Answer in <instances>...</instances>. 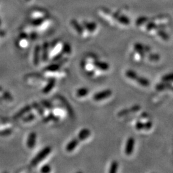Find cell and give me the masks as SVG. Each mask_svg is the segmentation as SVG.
<instances>
[{
    "label": "cell",
    "instance_id": "cell-1",
    "mask_svg": "<svg viewBox=\"0 0 173 173\" xmlns=\"http://www.w3.org/2000/svg\"><path fill=\"white\" fill-rule=\"evenodd\" d=\"M51 152V147H46L44 149L41 150L36 156H35L34 159L31 162V165L33 167L39 164H40L42 160L45 159L50 154Z\"/></svg>",
    "mask_w": 173,
    "mask_h": 173
},
{
    "label": "cell",
    "instance_id": "cell-2",
    "mask_svg": "<svg viewBox=\"0 0 173 173\" xmlns=\"http://www.w3.org/2000/svg\"><path fill=\"white\" fill-rule=\"evenodd\" d=\"M112 94V91L110 89H106L103 90L102 91L98 92L96 93L95 94H94L93 96V99L94 100H95L96 101H101L103 100H105V99L110 97Z\"/></svg>",
    "mask_w": 173,
    "mask_h": 173
},
{
    "label": "cell",
    "instance_id": "cell-3",
    "mask_svg": "<svg viewBox=\"0 0 173 173\" xmlns=\"http://www.w3.org/2000/svg\"><path fill=\"white\" fill-rule=\"evenodd\" d=\"M135 138L130 137L127 139L126 142V146H125V154L128 156L131 155L133 150H134V146H135Z\"/></svg>",
    "mask_w": 173,
    "mask_h": 173
},
{
    "label": "cell",
    "instance_id": "cell-4",
    "mask_svg": "<svg viewBox=\"0 0 173 173\" xmlns=\"http://www.w3.org/2000/svg\"><path fill=\"white\" fill-rule=\"evenodd\" d=\"M37 142V134L35 132H32L29 134L27 141H26V145L29 149L32 150L36 146Z\"/></svg>",
    "mask_w": 173,
    "mask_h": 173
},
{
    "label": "cell",
    "instance_id": "cell-5",
    "mask_svg": "<svg viewBox=\"0 0 173 173\" xmlns=\"http://www.w3.org/2000/svg\"><path fill=\"white\" fill-rule=\"evenodd\" d=\"M91 131L89 129H88V128H83L78 133L76 138L79 140V141H83L87 139L91 135Z\"/></svg>",
    "mask_w": 173,
    "mask_h": 173
},
{
    "label": "cell",
    "instance_id": "cell-6",
    "mask_svg": "<svg viewBox=\"0 0 173 173\" xmlns=\"http://www.w3.org/2000/svg\"><path fill=\"white\" fill-rule=\"evenodd\" d=\"M134 49L135 51L140 55L141 57L144 58L146 57L145 52V46L142 44L137 42L134 44Z\"/></svg>",
    "mask_w": 173,
    "mask_h": 173
},
{
    "label": "cell",
    "instance_id": "cell-7",
    "mask_svg": "<svg viewBox=\"0 0 173 173\" xmlns=\"http://www.w3.org/2000/svg\"><path fill=\"white\" fill-rule=\"evenodd\" d=\"M93 64L96 68H97L98 69H100V70L104 71H107L110 69L109 63L106 62L96 60L95 62H94Z\"/></svg>",
    "mask_w": 173,
    "mask_h": 173
},
{
    "label": "cell",
    "instance_id": "cell-8",
    "mask_svg": "<svg viewBox=\"0 0 173 173\" xmlns=\"http://www.w3.org/2000/svg\"><path fill=\"white\" fill-rule=\"evenodd\" d=\"M79 140L77 138H73V139L69 142L68 144L66 146V150L67 152H72L73 151L75 150L76 147L78 146V144H79Z\"/></svg>",
    "mask_w": 173,
    "mask_h": 173
},
{
    "label": "cell",
    "instance_id": "cell-9",
    "mask_svg": "<svg viewBox=\"0 0 173 173\" xmlns=\"http://www.w3.org/2000/svg\"><path fill=\"white\" fill-rule=\"evenodd\" d=\"M113 18H115L119 23L125 24V25H128V24L130 23V19L127 16H119V15H117V14H114L113 15Z\"/></svg>",
    "mask_w": 173,
    "mask_h": 173
},
{
    "label": "cell",
    "instance_id": "cell-10",
    "mask_svg": "<svg viewBox=\"0 0 173 173\" xmlns=\"http://www.w3.org/2000/svg\"><path fill=\"white\" fill-rule=\"evenodd\" d=\"M55 85V79H50L49 81L48 82V83H47V85L45 86L43 89H42V92L44 94H48L49 92H51V91L53 89Z\"/></svg>",
    "mask_w": 173,
    "mask_h": 173
},
{
    "label": "cell",
    "instance_id": "cell-11",
    "mask_svg": "<svg viewBox=\"0 0 173 173\" xmlns=\"http://www.w3.org/2000/svg\"><path fill=\"white\" fill-rule=\"evenodd\" d=\"M32 108H33V107H32L31 105L26 106V107H24V108H23V109H21L17 113H16V114L15 115L14 119H18V118L22 117L23 116L26 114V113L30 111Z\"/></svg>",
    "mask_w": 173,
    "mask_h": 173
},
{
    "label": "cell",
    "instance_id": "cell-12",
    "mask_svg": "<svg viewBox=\"0 0 173 173\" xmlns=\"http://www.w3.org/2000/svg\"><path fill=\"white\" fill-rule=\"evenodd\" d=\"M83 25L87 30L90 32H94L97 28L96 23L93 22H87V21L83 22Z\"/></svg>",
    "mask_w": 173,
    "mask_h": 173
},
{
    "label": "cell",
    "instance_id": "cell-13",
    "mask_svg": "<svg viewBox=\"0 0 173 173\" xmlns=\"http://www.w3.org/2000/svg\"><path fill=\"white\" fill-rule=\"evenodd\" d=\"M135 81L138 83L140 84L141 85L143 86V87H148L150 86V80L147 79L146 78L144 77H142V76H138L137 77V78L135 80Z\"/></svg>",
    "mask_w": 173,
    "mask_h": 173
},
{
    "label": "cell",
    "instance_id": "cell-14",
    "mask_svg": "<svg viewBox=\"0 0 173 173\" xmlns=\"http://www.w3.org/2000/svg\"><path fill=\"white\" fill-rule=\"evenodd\" d=\"M41 57V48L39 46H37L35 49L34 55H33V63L36 66L39 63V59Z\"/></svg>",
    "mask_w": 173,
    "mask_h": 173
},
{
    "label": "cell",
    "instance_id": "cell-15",
    "mask_svg": "<svg viewBox=\"0 0 173 173\" xmlns=\"http://www.w3.org/2000/svg\"><path fill=\"white\" fill-rule=\"evenodd\" d=\"M88 92H89V91L87 88L86 87H82L78 88V89L76 91V94L78 97H83L86 96Z\"/></svg>",
    "mask_w": 173,
    "mask_h": 173
},
{
    "label": "cell",
    "instance_id": "cell-16",
    "mask_svg": "<svg viewBox=\"0 0 173 173\" xmlns=\"http://www.w3.org/2000/svg\"><path fill=\"white\" fill-rule=\"evenodd\" d=\"M125 75L127 78L133 80H135L138 76V74L135 71L131 70V69H128V70H127L125 73Z\"/></svg>",
    "mask_w": 173,
    "mask_h": 173
},
{
    "label": "cell",
    "instance_id": "cell-17",
    "mask_svg": "<svg viewBox=\"0 0 173 173\" xmlns=\"http://www.w3.org/2000/svg\"><path fill=\"white\" fill-rule=\"evenodd\" d=\"M72 26L76 29V31L80 34H82L83 33V28L79 24L76 20H73L71 22Z\"/></svg>",
    "mask_w": 173,
    "mask_h": 173
},
{
    "label": "cell",
    "instance_id": "cell-18",
    "mask_svg": "<svg viewBox=\"0 0 173 173\" xmlns=\"http://www.w3.org/2000/svg\"><path fill=\"white\" fill-rule=\"evenodd\" d=\"M48 44H46L44 45L43 49H42V57L44 59V61H47L48 57H49V48H48Z\"/></svg>",
    "mask_w": 173,
    "mask_h": 173
},
{
    "label": "cell",
    "instance_id": "cell-19",
    "mask_svg": "<svg viewBox=\"0 0 173 173\" xmlns=\"http://www.w3.org/2000/svg\"><path fill=\"white\" fill-rule=\"evenodd\" d=\"M148 20H149L148 17L146 16H141L137 19V20L135 21V24L137 26H139L142 25L143 24L147 23Z\"/></svg>",
    "mask_w": 173,
    "mask_h": 173
},
{
    "label": "cell",
    "instance_id": "cell-20",
    "mask_svg": "<svg viewBox=\"0 0 173 173\" xmlns=\"http://www.w3.org/2000/svg\"><path fill=\"white\" fill-rule=\"evenodd\" d=\"M119 168V163L116 160L113 161L111 163V165L110 167V169H109V172L110 173H116L117 172Z\"/></svg>",
    "mask_w": 173,
    "mask_h": 173
},
{
    "label": "cell",
    "instance_id": "cell-21",
    "mask_svg": "<svg viewBox=\"0 0 173 173\" xmlns=\"http://www.w3.org/2000/svg\"><path fill=\"white\" fill-rule=\"evenodd\" d=\"M61 52L62 53L63 55V54H64V55H65V54H66V55H70V54L72 52V49H71V46L69 45V44H64V46H63Z\"/></svg>",
    "mask_w": 173,
    "mask_h": 173
},
{
    "label": "cell",
    "instance_id": "cell-22",
    "mask_svg": "<svg viewBox=\"0 0 173 173\" xmlns=\"http://www.w3.org/2000/svg\"><path fill=\"white\" fill-rule=\"evenodd\" d=\"M157 34H158V36L163 39V40L167 41L169 39V35H168V33L162 29L158 31Z\"/></svg>",
    "mask_w": 173,
    "mask_h": 173
},
{
    "label": "cell",
    "instance_id": "cell-23",
    "mask_svg": "<svg viewBox=\"0 0 173 173\" xmlns=\"http://www.w3.org/2000/svg\"><path fill=\"white\" fill-rule=\"evenodd\" d=\"M162 80L164 82H173V73L167 74L162 78Z\"/></svg>",
    "mask_w": 173,
    "mask_h": 173
},
{
    "label": "cell",
    "instance_id": "cell-24",
    "mask_svg": "<svg viewBox=\"0 0 173 173\" xmlns=\"http://www.w3.org/2000/svg\"><path fill=\"white\" fill-rule=\"evenodd\" d=\"M148 58L150 61H159L160 58V55L159 54L156 53H150L149 55H148Z\"/></svg>",
    "mask_w": 173,
    "mask_h": 173
},
{
    "label": "cell",
    "instance_id": "cell-25",
    "mask_svg": "<svg viewBox=\"0 0 173 173\" xmlns=\"http://www.w3.org/2000/svg\"><path fill=\"white\" fill-rule=\"evenodd\" d=\"M146 27L148 31H150V30H152V29H154L159 28L157 24L153 21H150L149 23H147Z\"/></svg>",
    "mask_w": 173,
    "mask_h": 173
},
{
    "label": "cell",
    "instance_id": "cell-26",
    "mask_svg": "<svg viewBox=\"0 0 173 173\" xmlns=\"http://www.w3.org/2000/svg\"><path fill=\"white\" fill-rule=\"evenodd\" d=\"M3 99L4 101L11 102L13 100V97L11 94L8 92H3Z\"/></svg>",
    "mask_w": 173,
    "mask_h": 173
},
{
    "label": "cell",
    "instance_id": "cell-27",
    "mask_svg": "<svg viewBox=\"0 0 173 173\" xmlns=\"http://www.w3.org/2000/svg\"><path fill=\"white\" fill-rule=\"evenodd\" d=\"M131 113L130 108H124V109H122L121 111L119 112V113H117V116L119 117H122L126 115H128V113Z\"/></svg>",
    "mask_w": 173,
    "mask_h": 173
},
{
    "label": "cell",
    "instance_id": "cell-28",
    "mask_svg": "<svg viewBox=\"0 0 173 173\" xmlns=\"http://www.w3.org/2000/svg\"><path fill=\"white\" fill-rule=\"evenodd\" d=\"M19 46L22 48L26 47L28 46L27 45L28 44V38L24 36L23 38L21 39V40H20V41H19Z\"/></svg>",
    "mask_w": 173,
    "mask_h": 173
},
{
    "label": "cell",
    "instance_id": "cell-29",
    "mask_svg": "<svg viewBox=\"0 0 173 173\" xmlns=\"http://www.w3.org/2000/svg\"><path fill=\"white\" fill-rule=\"evenodd\" d=\"M35 119H36V115L33 114V113H31V114L28 115V117H25L23 119V121L25 122H31L33 121Z\"/></svg>",
    "mask_w": 173,
    "mask_h": 173
},
{
    "label": "cell",
    "instance_id": "cell-30",
    "mask_svg": "<svg viewBox=\"0 0 173 173\" xmlns=\"http://www.w3.org/2000/svg\"><path fill=\"white\" fill-rule=\"evenodd\" d=\"M135 128L137 130H141L144 129V122L141 121H137L135 124Z\"/></svg>",
    "mask_w": 173,
    "mask_h": 173
},
{
    "label": "cell",
    "instance_id": "cell-31",
    "mask_svg": "<svg viewBox=\"0 0 173 173\" xmlns=\"http://www.w3.org/2000/svg\"><path fill=\"white\" fill-rule=\"evenodd\" d=\"M130 109L131 113L137 112L141 109V107L140 105H133L132 107H131L130 108Z\"/></svg>",
    "mask_w": 173,
    "mask_h": 173
},
{
    "label": "cell",
    "instance_id": "cell-32",
    "mask_svg": "<svg viewBox=\"0 0 173 173\" xmlns=\"http://www.w3.org/2000/svg\"><path fill=\"white\" fill-rule=\"evenodd\" d=\"M51 168L50 165H44V166L42 167V168H41V172L46 173V172H51Z\"/></svg>",
    "mask_w": 173,
    "mask_h": 173
},
{
    "label": "cell",
    "instance_id": "cell-33",
    "mask_svg": "<svg viewBox=\"0 0 173 173\" xmlns=\"http://www.w3.org/2000/svg\"><path fill=\"white\" fill-rule=\"evenodd\" d=\"M153 127V122L151 121H148L144 122V129L146 130H149Z\"/></svg>",
    "mask_w": 173,
    "mask_h": 173
},
{
    "label": "cell",
    "instance_id": "cell-34",
    "mask_svg": "<svg viewBox=\"0 0 173 173\" xmlns=\"http://www.w3.org/2000/svg\"><path fill=\"white\" fill-rule=\"evenodd\" d=\"M165 88V85H164V83H159L158 84L156 87V89H158L159 91H161V90H164V88Z\"/></svg>",
    "mask_w": 173,
    "mask_h": 173
},
{
    "label": "cell",
    "instance_id": "cell-35",
    "mask_svg": "<svg viewBox=\"0 0 173 173\" xmlns=\"http://www.w3.org/2000/svg\"><path fill=\"white\" fill-rule=\"evenodd\" d=\"M3 90V88H2V87H0V91H2Z\"/></svg>",
    "mask_w": 173,
    "mask_h": 173
}]
</instances>
